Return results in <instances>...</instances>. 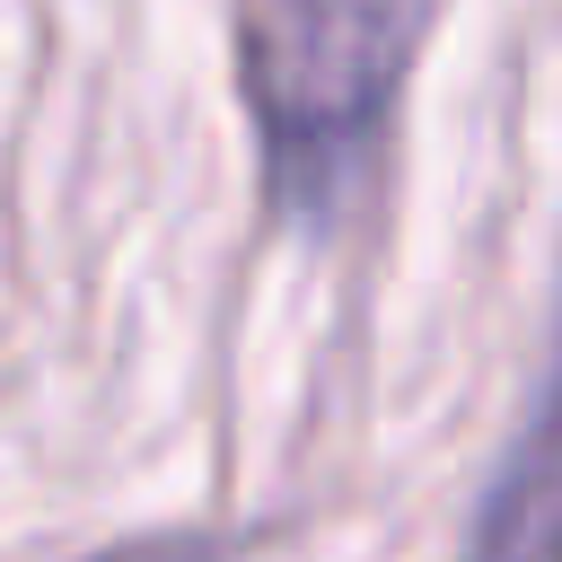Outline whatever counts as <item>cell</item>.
<instances>
[{
	"label": "cell",
	"mask_w": 562,
	"mask_h": 562,
	"mask_svg": "<svg viewBox=\"0 0 562 562\" xmlns=\"http://www.w3.org/2000/svg\"><path fill=\"white\" fill-rule=\"evenodd\" d=\"M97 562H220L202 544H123V553H97Z\"/></svg>",
	"instance_id": "3957f363"
},
{
	"label": "cell",
	"mask_w": 562,
	"mask_h": 562,
	"mask_svg": "<svg viewBox=\"0 0 562 562\" xmlns=\"http://www.w3.org/2000/svg\"><path fill=\"white\" fill-rule=\"evenodd\" d=\"M422 44V0H246V105L290 220H325Z\"/></svg>",
	"instance_id": "6da1fadb"
},
{
	"label": "cell",
	"mask_w": 562,
	"mask_h": 562,
	"mask_svg": "<svg viewBox=\"0 0 562 562\" xmlns=\"http://www.w3.org/2000/svg\"><path fill=\"white\" fill-rule=\"evenodd\" d=\"M465 562H562V325H553V360L536 378V404L483 483Z\"/></svg>",
	"instance_id": "7a4b0ae2"
}]
</instances>
